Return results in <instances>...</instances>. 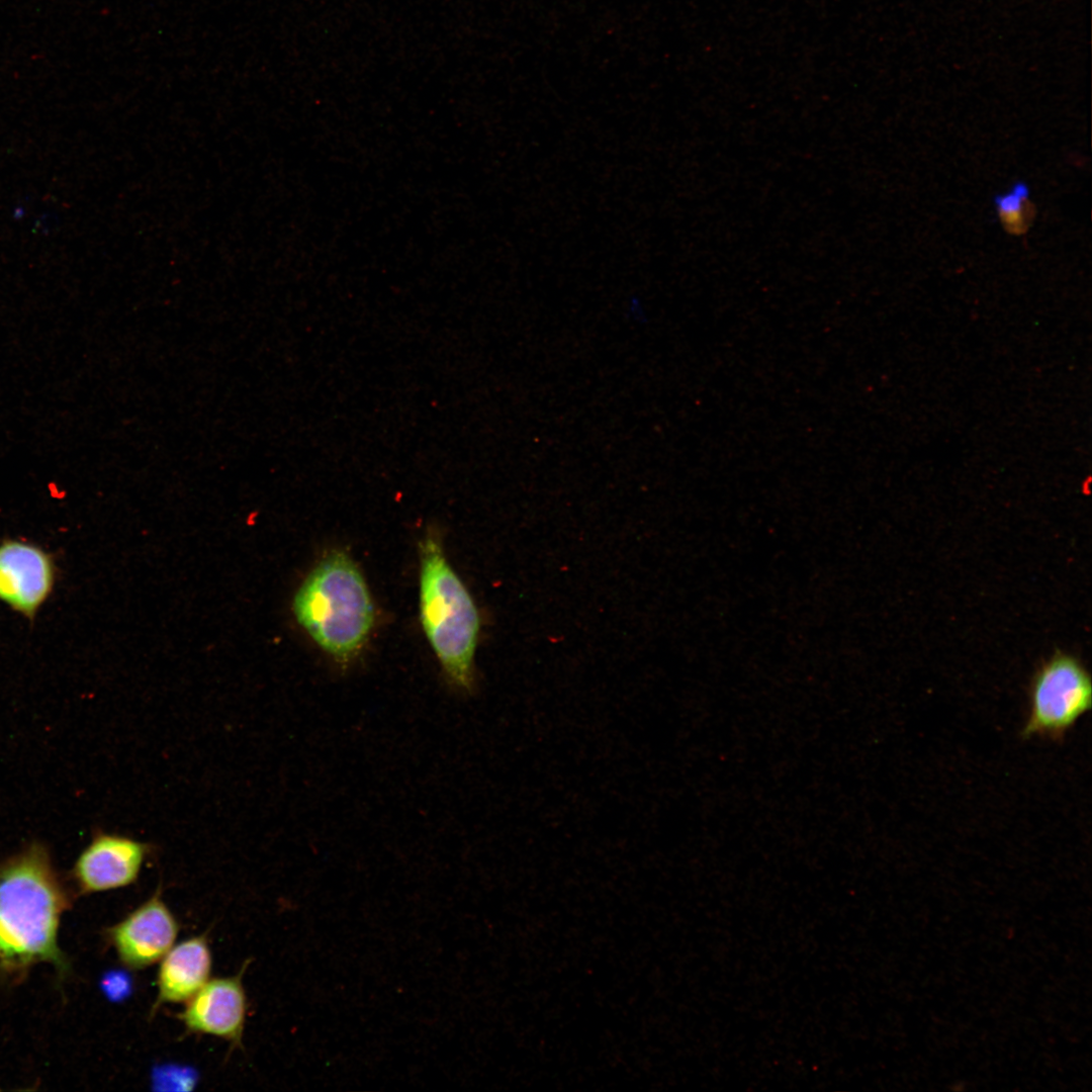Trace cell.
I'll use <instances>...</instances> for the list:
<instances>
[{
	"instance_id": "cell-2",
	"label": "cell",
	"mask_w": 1092,
	"mask_h": 1092,
	"mask_svg": "<svg viewBox=\"0 0 1092 1092\" xmlns=\"http://www.w3.org/2000/svg\"><path fill=\"white\" fill-rule=\"evenodd\" d=\"M293 613L312 641L342 667L361 653L375 622L366 580L342 550L328 552L310 570L294 596Z\"/></svg>"
},
{
	"instance_id": "cell-11",
	"label": "cell",
	"mask_w": 1092,
	"mask_h": 1092,
	"mask_svg": "<svg viewBox=\"0 0 1092 1092\" xmlns=\"http://www.w3.org/2000/svg\"><path fill=\"white\" fill-rule=\"evenodd\" d=\"M103 987L112 999H120L128 993L130 984L123 974L112 973L104 980Z\"/></svg>"
},
{
	"instance_id": "cell-9",
	"label": "cell",
	"mask_w": 1092,
	"mask_h": 1092,
	"mask_svg": "<svg viewBox=\"0 0 1092 1092\" xmlns=\"http://www.w3.org/2000/svg\"><path fill=\"white\" fill-rule=\"evenodd\" d=\"M211 952L204 935L173 946L161 960L155 1009L164 1003L187 1002L209 980Z\"/></svg>"
},
{
	"instance_id": "cell-3",
	"label": "cell",
	"mask_w": 1092,
	"mask_h": 1092,
	"mask_svg": "<svg viewBox=\"0 0 1092 1092\" xmlns=\"http://www.w3.org/2000/svg\"><path fill=\"white\" fill-rule=\"evenodd\" d=\"M420 617L447 682L475 691L474 654L480 619L474 601L449 563L440 534L429 529L419 543Z\"/></svg>"
},
{
	"instance_id": "cell-1",
	"label": "cell",
	"mask_w": 1092,
	"mask_h": 1092,
	"mask_svg": "<svg viewBox=\"0 0 1092 1092\" xmlns=\"http://www.w3.org/2000/svg\"><path fill=\"white\" fill-rule=\"evenodd\" d=\"M69 898L38 842L0 862V969L22 972L37 963L63 966L57 943Z\"/></svg>"
},
{
	"instance_id": "cell-6",
	"label": "cell",
	"mask_w": 1092,
	"mask_h": 1092,
	"mask_svg": "<svg viewBox=\"0 0 1092 1092\" xmlns=\"http://www.w3.org/2000/svg\"><path fill=\"white\" fill-rule=\"evenodd\" d=\"M55 564L48 552L20 540L0 543V601L32 619L55 584Z\"/></svg>"
},
{
	"instance_id": "cell-4",
	"label": "cell",
	"mask_w": 1092,
	"mask_h": 1092,
	"mask_svg": "<svg viewBox=\"0 0 1092 1092\" xmlns=\"http://www.w3.org/2000/svg\"><path fill=\"white\" fill-rule=\"evenodd\" d=\"M1091 678L1082 663L1070 654H1054L1031 678L1029 712L1021 736L1063 739L1091 709Z\"/></svg>"
},
{
	"instance_id": "cell-8",
	"label": "cell",
	"mask_w": 1092,
	"mask_h": 1092,
	"mask_svg": "<svg viewBox=\"0 0 1092 1092\" xmlns=\"http://www.w3.org/2000/svg\"><path fill=\"white\" fill-rule=\"evenodd\" d=\"M247 1013V998L241 974L215 978L193 995L180 1019L188 1030L214 1035L233 1045H241Z\"/></svg>"
},
{
	"instance_id": "cell-10",
	"label": "cell",
	"mask_w": 1092,
	"mask_h": 1092,
	"mask_svg": "<svg viewBox=\"0 0 1092 1092\" xmlns=\"http://www.w3.org/2000/svg\"><path fill=\"white\" fill-rule=\"evenodd\" d=\"M996 212L1006 232L1013 236L1025 234L1034 215L1026 186L1018 184L997 197Z\"/></svg>"
},
{
	"instance_id": "cell-5",
	"label": "cell",
	"mask_w": 1092,
	"mask_h": 1092,
	"mask_svg": "<svg viewBox=\"0 0 1092 1092\" xmlns=\"http://www.w3.org/2000/svg\"><path fill=\"white\" fill-rule=\"evenodd\" d=\"M149 852V844L129 836L97 832L77 858L72 876L81 893L123 888L138 880Z\"/></svg>"
},
{
	"instance_id": "cell-7",
	"label": "cell",
	"mask_w": 1092,
	"mask_h": 1092,
	"mask_svg": "<svg viewBox=\"0 0 1092 1092\" xmlns=\"http://www.w3.org/2000/svg\"><path fill=\"white\" fill-rule=\"evenodd\" d=\"M177 920L158 891L148 901L108 930L119 960L130 969H144L174 946Z\"/></svg>"
}]
</instances>
